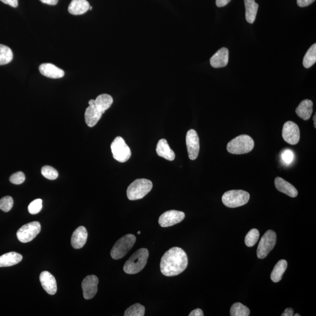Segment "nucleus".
<instances>
[{
    "instance_id": "obj_24",
    "label": "nucleus",
    "mask_w": 316,
    "mask_h": 316,
    "mask_svg": "<svg viewBox=\"0 0 316 316\" xmlns=\"http://www.w3.org/2000/svg\"><path fill=\"white\" fill-rule=\"evenodd\" d=\"M112 103H113V99L110 95L103 94L96 98L94 104L97 110L103 114L105 111L111 106Z\"/></svg>"
},
{
    "instance_id": "obj_5",
    "label": "nucleus",
    "mask_w": 316,
    "mask_h": 316,
    "mask_svg": "<svg viewBox=\"0 0 316 316\" xmlns=\"http://www.w3.org/2000/svg\"><path fill=\"white\" fill-rule=\"evenodd\" d=\"M250 195L242 190H232L225 192L222 197L223 204L229 208H236L247 204Z\"/></svg>"
},
{
    "instance_id": "obj_21",
    "label": "nucleus",
    "mask_w": 316,
    "mask_h": 316,
    "mask_svg": "<svg viewBox=\"0 0 316 316\" xmlns=\"http://www.w3.org/2000/svg\"><path fill=\"white\" fill-rule=\"evenodd\" d=\"M102 115L103 114L97 110L95 104L89 105V106L86 108L85 114L86 124L90 127L96 126Z\"/></svg>"
},
{
    "instance_id": "obj_31",
    "label": "nucleus",
    "mask_w": 316,
    "mask_h": 316,
    "mask_svg": "<svg viewBox=\"0 0 316 316\" xmlns=\"http://www.w3.org/2000/svg\"><path fill=\"white\" fill-rule=\"evenodd\" d=\"M259 238V232L257 229H252L248 232L246 238L245 243L248 247H252L257 244Z\"/></svg>"
},
{
    "instance_id": "obj_37",
    "label": "nucleus",
    "mask_w": 316,
    "mask_h": 316,
    "mask_svg": "<svg viewBox=\"0 0 316 316\" xmlns=\"http://www.w3.org/2000/svg\"><path fill=\"white\" fill-rule=\"evenodd\" d=\"M315 0H297L298 5L300 7H305L311 5Z\"/></svg>"
},
{
    "instance_id": "obj_39",
    "label": "nucleus",
    "mask_w": 316,
    "mask_h": 316,
    "mask_svg": "<svg viewBox=\"0 0 316 316\" xmlns=\"http://www.w3.org/2000/svg\"><path fill=\"white\" fill-rule=\"evenodd\" d=\"M231 0H216V5L218 7H223L227 6Z\"/></svg>"
},
{
    "instance_id": "obj_35",
    "label": "nucleus",
    "mask_w": 316,
    "mask_h": 316,
    "mask_svg": "<svg viewBox=\"0 0 316 316\" xmlns=\"http://www.w3.org/2000/svg\"><path fill=\"white\" fill-rule=\"evenodd\" d=\"M294 153L291 149H285L281 153L282 160L286 165H290L294 160Z\"/></svg>"
},
{
    "instance_id": "obj_28",
    "label": "nucleus",
    "mask_w": 316,
    "mask_h": 316,
    "mask_svg": "<svg viewBox=\"0 0 316 316\" xmlns=\"http://www.w3.org/2000/svg\"><path fill=\"white\" fill-rule=\"evenodd\" d=\"M13 53L5 45L0 44V65H5L12 61Z\"/></svg>"
},
{
    "instance_id": "obj_18",
    "label": "nucleus",
    "mask_w": 316,
    "mask_h": 316,
    "mask_svg": "<svg viewBox=\"0 0 316 316\" xmlns=\"http://www.w3.org/2000/svg\"><path fill=\"white\" fill-rule=\"evenodd\" d=\"M274 185H275L278 190L289 195L290 197L296 198L298 194V191L295 186L280 177H277L274 179Z\"/></svg>"
},
{
    "instance_id": "obj_22",
    "label": "nucleus",
    "mask_w": 316,
    "mask_h": 316,
    "mask_svg": "<svg viewBox=\"0 0 316 316\" xmlns=\"http://www.w3.org/2000/svg\"><path fill=\"white\" fill-rule=\"evenodd\" d=\"M90 7L87 0H72L69 6L68 11L71 14L78 16L87 12Z\"/></svg>"
},
{
    "instance_id": "obj_2",
    "label": "nucleus",
    "mask_w": 316,
    "mask_h": 316,
    "mask_svg": "<svg viewBox=\"0 0 316 316\" xmlns=\"http://www.w3.org/2000/svg\"><path fill=\"white\" fill-rule=\"evenodd\" d=\"M149 252L146 248H141L128 259L124 266V270L127 274H134L141 271L147 263Z\"/></svg>"
},
{
    "instance_id": "obj_9",
    "label": "nucleus",
    "mask_w": 316,
    "mask_h": 316,
    "mask_svg": "<svg viewBox=\"0 0 316 316\" xmlns=\"http://www.w3.org/2000/svg\"><path fill=\"white\" fill-rule=\"evenodd\" d=\"M41 225L38 221H33L23 225L17 232V238L22 243L31 242L40 234Z\"/></svg>"
},
{
    "instance_id": "obj_3",
    "label": "nucleus",
    "mask_w": 316,
    "mask_h": 316,
    "mask_svg": "<svg viewBox=\"0 0 316 316\" xmlns=\"http://www.w3.org/2000/svg\"><path fill=\"white\" fill-rule=\"evenodd\" d=\"M254 145L253 139L249 135H241L228 142L227 149L231 154L242 155L253 150Z\"/></svg>"
},
{
    "instance_id": "obj_26",
    "label": "nucleus",
    "mask_w": 316,
    "mask_h": 316,
    "mask_svg": "<svg viewBox=\"0 0 316 316\" xmlns=\"http://www.w3.org/2000/svg\"><path fill=\"white\" fill-rule=\"evenodd\" d=\"M288 267V262L284 259H282L278 262L275 266H274L272 270L271 274H270V279L277 283L281 281L283 274L287 270Z\"/></svg>"
},
{
    "instance_id": "obj_10",
    "label": "nucleus",
    "mask_w": 316,
    "mask_h": 316,
    "mask_svg": "<svg viewBox=\"0 0 316 316\" xmlns=\"http://www.w3.org/2000/svg\"><path fill=\"white\" fill-rule=\"evenodd\" d=\"M282 137L289 144L296 145L298 144L300 138L298 126L291 121L285 123L283 130H282Z\"/></svg>"
},
{
    "instance_id": "obj_6",
    "label": "nucleus",
    "mask_w": 316,
    "mask_h": 316,
    "mask_svg": "<svg viewBox=\"0 0 316 316\" xmlns=\"http://www.w3.org/2000/svg\"><path fill=\"white\" fill-rule=\"evenodd\" d=\"M135 242H136V237L131 234L124 235L119 239L111 251L112 258L117 260L125 257L133 247Z\"/></svg>"
},
{
    "instance_id": "obj_40",
    "label": "nucleus",
    "mask_w": 316,
    "mask_h": 316,
    "mask_svg": "<svg viewBox=\"0 0 316 316\" xmlns=\"http://www.w3.org/2000/svg\"><path fill=\"white\" fill-rule=\"evenodd\" d=\"M189 316H203V312L201 308H197L191 312L189 315Z\"/></svg>"
},
{
    "instance_id": "obj_27",
    "label": "nucleus",
    "mask_w": 316,
    "mask_h": 316,
    "mask_svg": "<svg viewBox=\"0 0 316 316\" xmlns=\"http://www.w3.org/2000/svg\"><path fill=\"white\" fill-rule=\"evenodd\" d=\"M316 62V44L312 45L303 58V65L305 68H310Z\"/></svg>"
},
{
    "instance_id": "obj_25",
    "label": "nucleus",
    "mask_w": 316,
    "mask_h": 316,
    "mask_svg": "<svg viewBox=\"0 0 316 316\" xmlns=\"http://www.w3.org/2000/svg\"><path fill=\"white\" fill-rule=\"evenodd\" d=\"M246 7V18L248 23L253 24L258 12L259 6L255 0H244Z\"/></svg>"
},
{
    "instance_id": "obj_7",
    "label": "nucleus",
    "mask_w": 316,
    "mask_h": 316,
    "mask_svg": "<svg viewBox=\"0 0 316 316\" xmlns=\"http://www.w3.org/2000/svg\"><path fill=\"white\" fill-rule=\"evenodd\" d=\"M111 149L114 159L121 163H126L131 156L129 146L121 137L114 139V141L111 143Z\"/></svg>"
},
{
    "instance_id": "obj_33",
    "label": "nucleus",
    "mask_w": 316,
    "mask_h": 316,
    "mask_svg": "<svg viewBox=\"0 0 316 316\" xmlns=\"http://www.w3.org/2000/svg\"><path fill=\"white\" fill-rule=\"evenodd\" d=\"M13 199L7 195L0 200V210L5 212H9L13 208Z\"/></svg>"
},
{
    "instance_id": "obj_23",
    "label": "nucleus",
    "mask_w": 316,
    "mask_h": 316,
    "mask_svg": "<svg viewBox=\"0 0 316 316\" xmlns=\"http://www.w3.org/2000/svg\"><path fill=\"white\" fill-rule=\"evenodd\" d=\"M22 260V256L16 253H10L4 254L0 257V267H9L18 264Z\"/></svg>"
},
{
    "instance_id": "obj_4",
    "label": "nucleus",
    "mask_w": 316,
    "mask_h": 316,
    "mask_svg": "<svg viewBox=\"0 0 316 316\" xmlns=\"http://www.w3.org/2000/svg\"><path fill=\"white\" fill-rule=\"evenodd\" d=\"M153 184L146 179L135 180L128 187L127 195L130 201H137L144 198L152 190Z\"/></svg>"
},
{
    "instance_id": "obj_29",
    "label": "nucleus",
    "mask_w": 316,
    "mask_h": 316,
    "mask_svg": "<svg viewBox=\"0 0 316 316\" xmlns=\"http://www.w3.org/2000/svg\"><path fill=\"white\" fill-rule=\"evenodd\" d=\"M250 314L249 308L241 303H235L231 307V316H249Z\"/></svg>"
},
{
    "instance_id": "obj_32",
    "label": "nucleus",
    "mask_w": 316,
    "mask_h": 316,
    "mask_svg": "<svg viewBox=\"0 0 316 316\" xmlns=\"http://www.w3.org/2000/svg\"><path fill=\"white\" fill-rule=\"evenodd\" d=\"M42 175L45 178L50 180H55L58 178V172L54 168L50 166H45L41 170Z\"/></svg>"
},
{
    "instance_id": "obj_19",
    "label": "nucleus",
    "mask_w": 316,
    "mask_h": 316,
    "mask_svg": "<svg viewBox=\"0 0 316 316\" xmlns=\"http://www.w3.org/2000/svg\"><path fill=\"white\" fill-rule=\"evenodd\" d=\"M156 150L158 156L170 161L175 160V152L174 150L170 148L167 141L165 140V139H161V140L157 142Z\"/></svg>"
},
{
    "instance_id": "obj_1",
    "label": "nucleus",
    "mask_w": 316,
    "mask_h": 316,
    "mask_svg": "<svg viewBox=\"0 0 316 316\" xmlns=\"http://www.w3.org/2000/svg\"><path fill=\"white\" fill-rule=\"evenodd\" d=\"M188 259L186 253L182 248L173 247L162 257L161 270L166 276H174L182 273L187 268Z\"/></svg>"
},
{
    "instance_id": "obj_16",
    "label": "nucleus",
    "mask_w": 316,
    "mask_h": 316,
    "mask_svg": "<svg viewBox=\"0 0 316 316\" xmlns=\"http://www.w3.org/2000/svg\"><path fill=\"white\" fill-rule=\"evenodd\" d=\"M229 51L226 48H222L210 59L211 66L214 68L226 66L228 63Z\"/></svg>"
},
{
    "instance_id": "obj_34",
    "label": "nucleus",
    "mask_w": 316,
    "mask_h": 316,
    "mask_svg": "<svg viewBox=\"0 0 316 316\" xmlns=\"http://www.w3.org/2000/svg\"><path fill=\"white\" fill-rule=\"evenodd\" d=\"M43 209V201L40 199H36L28 206V211L30 214H36L39 213Z\"/></svg>"
},
{
    "instance_id": "obj_43",
    "label": "nucleus",
    "mask_w": 316,
    "mask_h": 316,
    "mask_svg": "<svg viewBox=\"0 0 316 316\" xmlns=\"http://www.w3.org/2000/svg\"><path fill=\"white\" fill-rule=\"evenodd\" d=\"M316 114H315L314 117H313V121H314V128L315 129L316 128Z\"/></svg>"
},
{
    "instance_id": "obj_13",
    "label": "nucleus",
    "mask_w": 316,
    "mask_h": 316,
    "mask_svg": "<svg viewBox=\"0 0 316 316\" xmlns=\"http://www.w3.org/2000/svg\"><path fill=\"white\" fill-rule=\"evenodd\" d=\"M98 284L99 279L95 275H89L85 278L82 283V288L85 299H91L95 296L97 292Z\"/></svg>"
},
{
    "instance_id": "obj_45",
    "label": "nucleus",
    "mask_w": 316,
    "mask_h": 316,
    "mask_svg": "<svg viewBox=\"0 0 316 316\" xmlns=\"http://www.w3.org/2000/svg\"><path fill=\"white\" fill-rule=\"evenodd\" d=\"M141 234V231H138V234Z\"/></svg>"
},
{
    "instance_id": "obj_44",
    "label": "nucleus",
    "mask_w": 316,
    "mask_h": 316,
    "mask_svg": "<svg viewBox=\"0 0 316 316\" xmlns=\"http://www.w3.org/2000/svg\"><path fill=\"white\" fill-rule=\"evenodd\" d=\"M300 315L299 314H295V316H300Z\"/></svg>"
},
{
    "instance_id": "obj_8",
    "label": "nucleus",
    "mask_w": 316,
    "mask_h": 316,
    "mask_svg": "<svg viewBox=\"0 0 316 316\" xmlns=\"http://www.w3.org/2000/svg\"><path fill=\"white\" fill-rule=\"evenodd\" d=\"M276 243V234L272 230L267 231L262 237L257 248V257L264 259L271 251Z\"/></svg>"
},
{
    "instance_id": "obj_11",
    "label": "nucleus",
    "mask_w": 316,
    "mask_h": 316,
    "mask_svg": "<svg viewBox=\"0 0 316 316\" xmlns=\"http://www.w3.org/2000/svg\"><path fill=\"white\" fill-rule=\"evenodd\" d=\"M188 155L190 160H195L199 155L200 150V140L197 132L194 130H190L187 132L186 137Z\"/></svg>"
},
{
    "instance_id": "obj_15",
    "label": "nucleus",
    "mask_w": 316,
    "mask_h": 316,
    "mask_svg": "<svg viewBox=\"0 0 316 316\" xmlns=\"http://www.w3.org/2000/svg\"><path fill=\"white\" fill-rule=\"evenodd\" d=\"M88 233L87 229L84 227H78L73 233L71 239V246L74 249H81L84 247L87 242Z\"/></svg>"
},
{
    "instance_id": "obj_36",
    "label": "nucleus",
    "mask_w": 316,
    "mask_h": 316,
    "mask_svg": "<svg viewBox=\"0 0 316 316\" xmlns=\"http://www.w3.org/2000/svg\"><path fill=\"white\" fill-rule=\"evenodd\" d=\"M25 180V176L23 172H18L11 175L10 181L14 184H20L24 183Z\"/></svg>"
},
{
    "instance_id": "obj_20",
    "label": "nucleus",
    "mask_w": 316,
    "mask_h": 316,
    "mask_svg": "<svg viewBox=\"0 0 316 316\" xmlns=\"http://www.w3.org/2000/svg\"><path fill=\"white\" fill-rule=\"evenodd\" d=\"M313 103L310 100H304L296 109V112L304 121L309 120L313 111Z\"/></svg>"
},
{
    "instance_id": "obj_17",
    "label": "nucleus",
    "mask_w": 316,
    "mask_h": 316,
    "mask_svg": "<svg viewBox=\"0 0 316 316\" xmlns=\"http://www.w3.org/2000/svg\"><path fill=\"white\" fill-rule=\"evenodd\" d=\"M40 73L49 78H59L65 75V72L58 67L52 63H43L39 67Z\"/></svg>"
},
{
    "instance_id": "obj_38",
    "label": "nucleus",
    "mask_w": 316,
    "mask_h": 316,
    "mask_svg": "<svg viewBox=\"0 0 316 316\" xmlns=\"http://www.w3.org/2000/svg\"><path fill=\"white\" fill-rule=\"evenodd\" d=\"M0 1L14 7V8H16L18 6V0H0Z\"/></svg>"
},
{
    "instance_id": "obj_30",
    "label": "nucleus",
    "mask_w": 316,
    "mask_h": 316,
    "mask_svg": "<svg viewBox=\"0 0 316 316\" xmlns=\"http://www.w3.org/2000/svg\"><path fill=\"white\" fill-rule=\"evenodd\" d=\"M145 308L144 306L140 303L133 304V306L128 308L124 313L125 316H144L145 315Z\"/></svg>"
},
{
    "instance_id": "obj_41",
    "label": "nucleus",
    "mask_w": 316,
    "mask_h": 316,
    "mask_svg": "<svg viewBox=\"0 0 316 316\" xmlns=\"http://www.w3.org/2000/svg\"><path fill=\"white\" fill-rule=\"evenodd\" d=\"M40 1L47 5L55 6L57 5L59 0H40Z\"/></svg>"
},
{
    "instance_id": "obj_42",
    "label": "nucleus",
    "mask_w": 316,
    "mask_h": 316,
    "mask_svg": "<svg viewBox=\"0 0 316 316\" xmlns=\"http://www.w3.org/2000/svg\"><path fill=\"white\" fill-rule=\"evenodd\" d=\"M294 313L293 308H288L286 309L284 313L282 314V316H292Z\"/></svg>"
},
{
    "instance_id": "obj_12",
    "label": "nucleus",
    "mask_w": 316,
    "mask_h": 316,
    "mask_svg": "<svg viewBox=\"0 0 316 316\" xmlns=\"http://www.w3.org/2000/svg\"><path fill=\"white\" fill-rule=\"evenodd\" d=\"M184 217H185V214L180 211H167L160 216L159 224L163 227L173 226L182 222Z\"/></svg>"
},
{
    "instance_id": "obj_14",
    "label": "nucleus",
    "mask_w": 316,
    "mask_h": 316,
    "mask_svg": "<svg viewBox=\"0 0 316 316\" xmlns=\"http://www.w3.org/2000/svg\"><path fill=\"white\" fill-rule=\"evenodd\" d=\"M40 280L43 287L48 294L54 295L57 292V283L55 278L48 271H44L41 273Z\"/></svg>"
}]
</instances>
